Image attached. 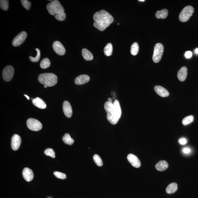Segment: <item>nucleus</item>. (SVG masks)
I'll return each instance as SVG.
<instances>
[{
  "instance_id": "obj_23",
  "label": "nucleus",
  "mask_w": 198,
  "mask_h": 198,
  "mask_svg": "<svg viewBox=\"0 0 198 198\" xmlns=\"http://www.w3.org/2000/svg\"><path fill=\"white\" fill-rule=\"evenodd\" d=\"M62 140L65 143L68 145H73L74 142V139L71 138L70 134L68 133L65 134L62 138Z\"/></svg>"
},
{
  "instance_id": "obj_29",
  "label": "nucleus",
  "mask_w": 198,
  "mask_h": 198,
  "mask_svg": "<svg viewBox=\"0 0 198 198\" xmlns=\"http://www.w3.org/2000/svg\"><path fill=\"white\" fill-rule=\"evenodd\" d=\"M37 51V55L35 57H34L32 56H30L29 57V58H30V60L31 61V62H38L39 61V60L40 58L41 57V51L38 48H36L35 49Z\"/></svg>"
},
{
  "instance_id": "obj_27",
  "label": "nucleus",
  "mask_w": 198,
  "mask_h": 198,
  "mask_svg": "<svg viewBox=\"0 0 198 198\" xmlns=\"http://www.w3.org/2000/svg\"><path fill=\"white\" fill-rule=\"evenodd\" d=\"M194 117L193 116L190 115L187 116L183 119L182 123L184 126L187 125L192 123L193 121Z\"/></svg>"
},
{
  "instance_id": "obj_21",
  "label": "nucleus",
  "mask_w": 198,
  "mask_h": 198,
  "mask_svg": "<svg viewBox=\"0 0 198 198\" xmlns=\"http://www.w3.org/2000/svg\"><path fill=\"white\" fill-rule=\"evenodd\" d=\"M178 189V185L176 183H172L169 184L166 189V192L168 194H172L176 192Z\"/></svg>"
},
{
  "instance_id": "obj_42",
  "label": "nucleus",
  "mask_w": 198,
  "mask_h": 198,
  "mask_svg": "<svg viewBox=\"0 0 198 198\" xmlns=\"http://www.w3.org/2000/svg\"><path fill=\"white\" fill-rule=\"evenodd\" d=\"M47 87H48L47 86H44V87L45 88H47Z\"/></svg>"
},
{
  "instance_id": "obj_32",
  "label": "nucleus",
  "mask_w": 198,
  "mask_h": 198,
  "mask_svg": "<svg viewBox=\"0 0 198 198\" xmlns=\"http://www.w3.org/2000/svg\"><path fill=\"white\" fill-rule=\"evenodd\" d=\"M55 18L57 20L59 21H63L66 19V13L62 12L56 14L55 16Z\"/></svg>"
},
{
  "instance_id": "obj_16",
  "label": "nucleus",
  "mask_w": 198,
  "mask_h": 198,
  "mask_svg": "<svg viewBox=\"0 0 198 198\" xmlns=\"http://www.w3.org/2000/svg\"><path fill=\"white\" fill-rule=\"evenodd\" d=\"M155 92L160 96L163 97H166L169 95V93L166 89L162 86H155L154 88Z\"/></svg>"
},
{
  "instance_id": "obj_11",
  "label": "nucleus",
  "mask_w": 198,
  "mask_h": 198,
  "mask_svg": "<svg viewBox=\"0 0 198 198\" xmlns=\"http://www.w3.org/2000/svg\"><path fill=\"white\" fill-rule=\"evenodd\" d=\"M22 143L20 137L17 134H14L11 138V147L13 151H17L19 149Z\"/></svg>"
},
{
  "instance_id": "obj_39",
  "label": "nucleus",
  "mask_w": 198,
  "mask_h": 198,
  "mask_svg": "<svg viewBox=\"0 0 198 198\" xmlns=\"http://www.w3.org/2000/svg\"><path fill=\"white\" fill-rule=\"evenodd\" d=\"M195 53L198 54V48H197L195 50Z\"/></svg>"
},
{
  "instance_id": "obj_9",
  "label": "nucleus",
  "mask_w": 198,
  "mask_h": 198,
  "mask_svg": "<svg viewBox=\"0 0 198 198\" xmlns=\"http://www.w3.org/2000/svg\"><path fill=\"white\" fill-rule=\"evenodd\" d=\"M27 36V34L26 32H21L13 39L12 42V45L14 47L20 46L26 40Z\"/></svg>"
},
{
  "instance_id": "obj_25",
  "label": "nucleus",
  "mask_w": 198,
  "mask_h": 198,
  "mask_svg": "<svg viewBox=\"0 0 198 198\" xmlns=\"http://www.w3.org/2000/svg\"><path fill=\"white\" fill-rule=\"evenodd\" d=\"M139 45L137 42L132 44L131 47V53L133 55H136L139 53Z\"/></svg>"
},
{
  "instance_id": "obj_2",
  "label": "nucleus",
  "mask_w": 198,
  "mask_h": 198,
  "mask_svg": "<svg viewBox=\"0 0 198 198\" xmlns=\"http://www.w3.org/2000/svg\"><path fill=\"white\" fill-rule=\"evenodd\" d=\"M95 21L94 26L101 31L104 30L114 22V18L109 13L105 10L97 12L93 16Z\"/></svg>"
},
{
  "instance_id": "obj_5",
  "label": "nucleus",
  "mask_w": 198,
  "mask_h": 198,
  "mask_svg": "<svg viewBox=\"0 0 198 198\" xmlns=\"http://www.w3.org/2000/svg\"><path fill=\"white\" fill-rule=\"evenodd\" d=\"M194 8L191 6L185 7L179 16V20L182 22H185L189 20L194 12Z\"/></svg>"
},
{
  "instance_id": "obj_36",
  "label": "nucleus",
  "mask_w": 198,
  "mask_h": 198,
  "mask_svg": "<svg viewBox=\"0 0 198 198\" xmlns=\"http://www.w3.org/2000/svg\"><path fill=\"white\" fill-rule=\"evenodd\" d=\"M179 143L181 145H184L187 143V139H184V138H182V139H179Z\"/></svg>"
},
{
  "instance_id": "obj_12",
  "label": "nucleus",
  "mask_w": 198,
  "mask_h": 198,
  "mask_svg": "<svg viewBox=\"0 0 198 198\" xmlns=\"http://www.w3.org/2000/svg\"><path fill=\"white\" fill-rule=\"evenodd\" d=\"M127 160L133 167L139 168L141 166V163L137 157L132 154H130L127 157Z\"/></svg>"
},
{
  "instance_id": "obj_30",
  "label": "nucleus",
  "mask_w": 198,
  "mask_h": 198,
  "mask_svg": "<svg viewBox=\"0 0 198 198\" xmlns=\"http://www.w3.org/2000/svg\"><path fill=\"white\" fill-rule=\"evenodd\" d=\"M93 160L95 164L99 167H101L103 166V162L100 157L98 155H95L93 156Z\"/></svg>"
},
{
  "instance_id": "obj_35",
  "label": "nucleus",
  "mask_w": 198,
  "mask_h": 198,
  "mask_svg": "<svg viewBox=\"0 0 198 198\" xmlns=\"http://www.w3.org/2000/svg\"><path fill=\"white\" fill-rule=\"evenodd\" d=\"M192 53L191 51H186L185 54H184V56L187 58H190L192 57Z\"/></svg>"
},
{
  "instance_id": "obj_17",
  "label": "nucleus",
  "mask_w": 198,
  "mask_h": 198,
  "mask_svg": "<svg viewBox=\"0 0 198 198\" xmlns=\"http://www.w3.org/2000/svg\"><path fill=\"white\" fill-rule=\"evenodd\" d=\"M187 69L185 66H183L180 69L178 72V78L181 82L185 80L187 76Z\"/></svg>"
},
{
  "instance_id": "obj_37",
  "label": "nucleus",
  "mask_w": 198,
  "mask_h": 198,
  "mask_svg": "<svg viewBox=\"0 0 198 198\" xmlns=\"http://www.w3.org/2000/svg\"><path fill=\"white\" fill-rule=\"evenodd\" d=\"M183 152L185 154H189L191 152V150L189 148H187V147H186L183 149Z\"/></svg>"
},
{
  "instance_id": "obj_40",
  "label": "nucleus",
  "mask_w": 198,
  "mask_h": 198,
  "mask_svg": "<svg viewBox=\"0 0 198 198\" xmlns=\"http://www.w3.org/2000/svg\"><path fill=\"white\" fill-rule=\"evenodd\" d=\"M24 96L26 97L28 100H29V99H30V97H29L27 95H24Z\"/></svg>"
},
{
  "instance_id": "obj_26",
  "label": "nucleus",
  "mask_w": 198,
  "mask_h": 198,
  "mask_svg": "<svg viewBox=\"0 0 198 198\" xmlns=\"http://www.w3.org/2000/svg\"><path fill=\"white\" fill-rule=\"evenodd\" d=\"M50 61L48 58H45L40 63V66L41 68L45 69L48 68L50 66Z\"/></svg>"
},
{
  "instance_id": "obj_18",
  "label": "nucleus",
  "mask_w": 198,
  "mask_h": 198,
  "mask_svg": "<svg viewBox=\"0 0 198 198\" xmlns=\"http://www.w3.org/2000/svg\"><path fill=\"white\" fill-rule=\"evenodd\" d=\"M33 104L40 109H44L46 108V105L43 99L39 97H37L32 100Z\"/></svg>"
},
{
  "instance_id": "obj_38",
  "label": "nucleus",
  "mask_w": 198,
  "mask_h": 198,
  "mask_svg": "<svg viewBox=\"0 0 198 198\" xmlns=\"http://www.w3.org/2000/svg\"><path fill=\"white\" fill-rule=\"evenodd\" d=\"M107 101L111 102V103H112V100L111 98H108V101Z\"/></svg>"
},
{
  "instance_id": "obj_15",
  "label": "nucleus",
  "mask_w": 198,
  "mask_h": 198,
  "mask_svg": "<svg viewBox=\"0 0 198 198\" xmlns=\"http://www.w3.org/2000/svg\"><path fill=\"white\" fill-rule=\"evenodd\" d=\"M90 78L88 75H82L79 76L76 78L75 80V84L80 85L88 83L90 81Z\"/></svg>"
},
{
  "instance_id": "obj_19",
  "label": "nucleus",
  "mask_w": 198,
  "mask_h": 198,
  "mask_svg": "<svg viewBox=\"0 0 198 198\" xmlns=\"http://www.w3.org/2000/svg\"><path fill=\"white\" fill-rule=\"evenodd\" d=\"M168 164L167 162L164 160L160 161L157 163L155 166V168L157 170L159 171H163L165 170L168 168Z\"/></svg>"
},
{
  "instance_id": "obj_41",
  "label": "nucleus",
  "mask_w": 198,
  "mask_h": 198,
  "mask_svg": "<svg viewBox=\"0 0 198 198\" xmlns=\"http://www.w3.org/2000/svg\"><path fill=\"white\" fill-rule=\"evenodd\" d=\"M139 1H140V2H144L145 0H139Z\"/></svg>"
},
{
  "instance_id": "obj_14",
  "label": "nucleus",
  "mask_w": 198,
  "mask_h": 198,
  "mask_svg": "<svg viewBox=\"0 0 198 198\" xmlns=\"http://www.w3.org/2000/svg\"><path fill=\"white\" fill-rule=\"evenodd\" d=\"M64 112L67 118H70L72 115V109L71 105L68 101H65L63 104Z\"/></svg>"
},
{
  "instance_id": "obj_1",
  "label": "nucleus",
  "mask_w": 198,
  "mask_h": 198,
  "mask_svg": "<svg viewBox=\"0 0 198 198\" xmlns=\"http://www.w3.org/2000/svg\"><path fill=\"white\" fill-rule=\"evenodd\" d=\"M104 109L107 113V119L110 123L116 124L122 115V110L119 101L115 99L114 103L107 101L105 103Z\"/></svg>"
},
{
  "instance_id": "obj_20",
  "label": "nucleus",
  "mask_w": 198,
  "mask_h": 198,
  "mask_svg": "<svg viewBox=\"0 0 198 198\" xmlns=\"http://www.w3.org/2000/svg\"><path fill=\"white\" fill-rule=\"evenodd\" d=\"M82 55L83 58L86 61H91L93 59V54L87 49H82Z\"/></svg>"
},
{
  "instance_id": "obj_33",
  "label": "nucleus",
  "mask_w": 198,
  "mask_h": 198,
  "mask_svg": "<svg viewBox=\"0 0 198 198\" xmlns=\"http://www.w3.org/2000/svg\"><path fill=\"white\" fill-rule=\"evenodd\" d=\"M22 3V6L27 10H30V6L31 5V2L28 0H21L20 1Z\"/></svg>"
},
{
  "instance_id": "obj_7",
  "label": "nucleus",
  "mask_w": 198,
  "mask_h": 198,
  "mask_svg": "<svg viewBox=\"0 0 198 198\" xmlns=\"http://www.w3.org/2000/svg\"><path fill=\"white\" fill-rule=\"evenodd\" d=\"M26 124L28 128L33 131H40L42 128V123L39 121L33 118L28 119Z\"/></svg>"
},
{
  "instance_id": "obj_6",
  "label": "nucleus",
  "mask_w": 198,
  "mask_h": 198,
  "mask_svg": "<svg viewBox=\"0 0 198 198\" xmlns=\"http://www.w3.org/2000/svg\"><path fill=\"white\" fill-rule=\"evenodd\" d=\"M164 52V47L161 43H158L154 47L153 60L155 63H158L161 59Z\"/></svg>"
},
{
  "instance_id": "obj_22",
  "label": "nucleus",
  "mask_w": 198,
  "mask_h": 198,
  "mask_svg": "<svg viewBox=\"0 0 198 198\" xmlns=\"http://www.w3.org/2000/svg\"><path fill=\"white\" fill-rule=\"evenodd\" d=\"M168 15V10L166 9H163L160 11H157L155 14V17L158 19H165Z\"/></svg>"
},
{
  "instance_id": "obj_24",
  "label": "nucleus",
  "mask_w": 198,
  "mask_h": 198,
  "mask_svg": "<svg viewBox=\"0 0 198 198\" xmlns=\"http://www.w3.org/2000/svg\"><path fill=\"white\" fill-rule=\"evenodd\" d=\"M113 52V46L111 43L107 44L104 49V53L107 56H110Z\"/></svg>"
},
{
  "instance_id": "obj_8",
  "label": "nucleus",
  "mask_w": 198,
  "mask_h": 198,
  "mask_svg": "<svg viewBox=\"0 0 198 198\" xmlns=\"http://www.w3.org/2000/svg\"><path fill=\"white\" fill-rule=\"evenodd\" d=\"M14 69L12 66H8L5 67L2 72V77L4 80L9 82L12 79L14 74Z\"/></svg>"
},
{
  "instance_id": "obj_13",
  "label": "nucleus",
  "mask_w": 198,
  "mask_h": 198,
  "mask_svg": "<svg viewBox=\"0 0 198 198\" xmlns=\"http://www.w3.org/2000/svg\"><path fill=\"white\" fill-rule=\"evenodd\" d=\"M22 175L25 180L28 182L32 180L34 177V173L32 171L27 167L24 169L22 171Z\"/></svg>"
},
{
  "instance_id": "obj_31",
  "label": "nucleus",
  "mask_w": 198,
  "mask_h": 198,
  "mask_svg": "<svg viewBox=\"0 0 198 198\" xmlns=\"http://www.w3.org/2000/svg\"><path fill=\"white\" fill-rule=\"evenodd\" d=\"M45 154L47 156H49L53 158H55V152L52 149L47 148L45 150Z\"/></svg>"
},
{
  "instance_id": "obj_34",
  "label": "nucleus",
  "mask_w": 198,
  "mask_h": 198,
  "mask_svg": "<svg viewBox=\"0 0 198 198\" xmlns=\"http://www.w3.org/2000/svg\"><path fill=\"white\" fill-rule=\"evenodd\" d=\"M54 175L56 177L58 178L61 179H64L66 178V174L63 173L58 172V171H55L54 172Z\"/></svg>"
},
{
  "instance_id": "obj_3",
  "label": "nucleus",
  "mask_w": 198,
  "mask_h": 198,
  "mask_svg": "<svg viewBox=\"0 0 198 198\" xmlns=\"http://www.w3.org/2000/svg\"><path fill=\"white\" fill-rule=\"evenodd\" d=\"M39 82L44 86L51 87L57 83V76L53 73H44L40 74L38 77Z\"/></svg>"
},
{
  "instance_id": "obj_4",
  "label": "nucleus",
  "mask_w": 198,
  "mask_h": 198,
  "mask_svg": "<svg viewBox=\"0 0 198 198\" xmlns=\"http://www.w3.org/2000/svg\"><path fill=\"white\" fill-rule=\"evenodd\" d=\"M46 7L49 13L52 16L64 12V8L57 0H54L48 4Z\"/></svg>"
},
{
  "instance_id": "obj_28",
  "label": "nucleus",
  "mask_w": 198,
  "mask_h": 198,
  "mask_svg": "<svg viewBox=\"0 0 198 198\" xmlns=\"http://www.w3.org/2000/svg\"><path fill=\"white\" fill-rule=\"evenodd\" d=\"M9 1L7 0H1L0 7L2 10L6 11L9 8Z\"/></svg>"
},
{
  "instance_id": "obj_10",
  "label": "nucleus",
  "mask_w": 198,
  "mask_h": 198,
  "mask_svg": "<svg viewBox=\"0 0 198 198\" xmlns=\"http://www.w3.org/2000/svg\"><path fill=\"white\" fill-rule=\"evenodd\" d=\"M53 48L54 51L58 55H63L66 53V49L59 41L54 42L53 45Z\"/></svg>"
}]
</instances>
